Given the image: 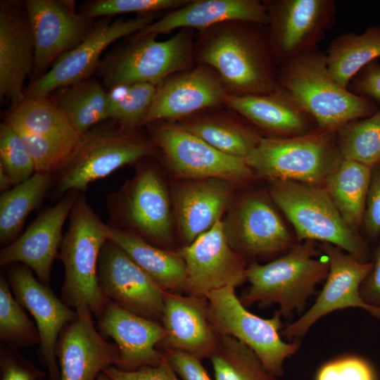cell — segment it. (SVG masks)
Here are the masks:
<instances>
[{"mask_svg":"<svg viewBox=\"0 0 380 380\" xmlns=\"http://www.w3.org/2000/svg\"><path fill=\"white\" fill-rule=\"evenodd\" d=\"M194 51L195 62L212 68L228 94L260 95L278 90V66L265 25L219 23L198 31Z\"/></svg>","mask_w":380,"mask_h":380,"instance_id":"cell-1","label":"cell"},{"mask_svg":"<svg viewBox=\"0 0 380 380\" xmlns=\"http://www.w3.org/2000/svg\"><path fill=\"white\" fill-rule=\"evenodd\" d=\"M278 89L301 106L317 128L335 132L373 115L378 105L341 86L329 72L325 53L315 49L280 65Z\"/></svg>","mask_w":380,"mask_h":380,"instance_id":"cell-2","label":"cell"},{"mask_svg":"<svg viewBox=\"0 0 380 380\" xmlns=\"http://www.w3.org/2000/svg\"><path fill=\"white\" fill-rule=\"evenodd\" d=\"M315 245V241H305L269 263L252 262L246 269L250 285L240 298L242 303L277 305L286 319L300 312L329 272V260L324 253L316 258L319 251Z\"/></svg>","mask_w":380,"mask_h":380,"instance_id":"cell-3","label":"cell"},{"mask_svg":"<svg viewBox=\"0 0 380 380\" xmlns=\"http://www.w3.org/2000/svg\"><path fill=\"white\" fill-rule=\"evenodd\" d=\"M108 229L80 194L60 247L65 272L61 299L75 310L87 307L96 318L109 300L101 291L97 274L99 255L108 239Z\"/></svg>","mask_w":380,"mask_h":380,"instance_id":"cell-4","label":"cell"},{"mask_svg":"<svg viewBox=\"0 0 380 380\" xmlns=\"http://www.w3.org/2000/svg\"><path fill=\"white\" fill-rule=\"evenodd\" d=\"M270 183L271 199L291 223L300 242L327 243L367 262L365 240L346 223L323 186L295 181Z\"/></svg>","mask_w":380,"mask_h":380,"instance_id":"cell-5","label":"cell"},{"mask_svg":"<svg viewBox=\"0 0 380 380\" xmlns=\"http://www.w3.org/2000/svg\"><path fill=\"white\" fill-rule=\"evenodd\" d=\"M194 31L182 29L164 41L157 40L154 34L132 35L128 43L101 60L98 75L108 89L136 83L158 86L171 75L194 67Z\"/></svg>","mask_w":380,"mask_h":380,"instance_id":"cell-6","label":"cell"},{"mask_svg":"<svg viewBox=\"0 0 380 380\" xmlns=\"http://www.w3.org/2000/svg\"><path fill=\"white\" fill-rule=\"evenodd\" d=\"M341 156L335 132L317 128L306 134L262 137L246 162L253 172L273 181L323 185Z\"/></svg>","mask_w":380,"mask_h":380,"instance_id":"cell-7","label":"cell"},{"mask_svg":"<svg viewBox=\"0 0 380 380\" xmlns=\"http://www.w3.org/2000/svg\"><path fill=\"white\" fill-rule=\"evenodd\" d=\"M157 149L137 129H124L114 122L99 124L80 138L69 162L58 172L57 190L84 191L116 170L154 156Z\"/></svg>","mask_w":380,"mask_h":380,"instance_id":"cell-8","label":"cell"},{"mask_svg":"<svg viewBox=\"0 0 380 380\" xmlns=\"http://www.w3.org/2000/svg\"><path fill=\"white\" fill-rule=\"evenodd\" d=\"M205 298L208 319L215 332L241 342L272 374L282 376L285 360L299 350L301 341H283L279 331L284 326L279 311L268 319L251 313L237 297L234 286L213 291Z\"/></svg>","mask_w":380,"mask_h":380,"instance_id":"cell-9","label":"cell"},{"mask_svg":"<svg viewBox=\"0 0 380 380\" xmlns=\"http://www.w3.org/2000/svg\"><path fill=\"white\" fill-rule=\"evenodd\" d=\"M109 227L134 233L151 244L171 243L170 197L157 168L141 165L135 175L107 197Z\"/></svg>","mask_w":380,"mask_h":380,"instance_id":"cell-10","label":"cell"},{"mask_svg":"<svg viewBox=\"0 0 380 380\" xmlns=\"http://www.w3.org/2000/svg\"><path fill=\"white\" fill-rule=\"evenodd\" d=\"M151 125V140L178 179L220 178L237 184L253 177L246 160L222 153L178 122L160 121Z\"/></svg>","mask_w":380,"mask_h":380,"instance_id":"cell-11","label":"cell"},{"mask_svg":"<svg viewBox=\"0 0 380 380\" xmlns=\"http://www.w3.org/2000/svg\"><path fill=\"white\" fill-rule=\"evenodd\" d=\"M267 36L277 66L317 49L324 32L334 25L333 0H266Z\"/></svg>","mask_w":380,"mask_h":380,"instance_id":"cell-12","label":"cell"},{"mask_svg":"<svg viewBox=\"0 0 380 380\" xmlns=\"http://www.w3.org/2000/svg\"><path fill=\"white\" fill-rule=\"evenodd\" d=\"M157 13L97 22L88 36L75 49L62 55L41 77L25 89V97L44 99L55 90L90 78L96 70L104 50L116 40L130 37L154 22Z\"/></svg>","mask_w":380,"mask_h":380,"instance_id":"cell-13","label":"cell"},{"mask_svg":"<svg viewBox=\"0 0 380 380\" xmlns=\"http://www.w3.org/2000/svg\"><path fill=\"white\" fill-rule=\"evenodd\" d=\"M319 249L329 260L326 282L311 307L282 329L281 335L289 341L304 336L322 317L348 308H362L380 319V308L367 303L360 293L362 282L372 270V262H362L327 243H321Z\"/></svg>","mask_w":380,"mask_h":380,"instance_id":"cell-14","label":"cell"},{"mask_svg":"<svg viewBox=\"0 0 380 380\" xmlns=\"http://www.w3.org/2000/svg\"><path fill=\"white\" fill-rule=\"evenodd\" d=\"M24 4L34 41L35 80L62 55L82 42L97 22L77 13L75 1L26 0Z\"/></svg>","mask_w":380,"mask_h":380,"instance_id":"cell-15","label":"cell"},{"mask_svg":"<svg viewBox=\"0 0 380 380\" xmlns=\"http://www.w3.org/2000/svg\"><path fill=\"white\" fill-rule=\"evenodd\" d=\"M222 224L230 246L242 256L273 255L293 246L284 222L268 198L260 192L239 197Z\"/></svg>","mask_w":380,"mask_h":380,"instance_id":"cell-16","label":"cell"},{"mask_svg":"<svg viewBox=\"0 0 380 380\" xmlns=\"http://www.w3.org/2000/svg\"><path fill=\"white\" fill-rule=\"evenodd\" d=\"M97 274L108 300L139 316L161 319L166 291L109 239L101 251Z\"/></svg>","mask_w":380,"mask_h":380,"instance_id":"cell-17","label":"cell"},{"mask_svg":"<svg viewBox=\"0 0 380 380\" xmlns=\"http://www.w3.org/2000/svg\"><path fill=\"white\" fill-rule=\"evenodd\" d=\"M178 253L186 265L183 291L188 296L205 297L213 291L236 288L246 281L243 257L230 246L221 220Z\"/></svg>","mask_w":380,"mask_h":380,"instance_id":"cell-18","label":"cell"},{"mask_svg":"<svg viewBox=\"0 0 380 380\" xmlns=\"http://www.w3.org/2000/svg\"><path fill=\"white\" fill-rule=\"evenodd\" d=\"M226 93L217 73L208 65L197 64L157 86L142 126L160 121L179 122L203 110L221 107Z\"/></svg>","mask_w":380,"mask_h":380,"instance_id":"cell-19","label":"cell"},{"mask_svg":"<svg viewBox=\"0 0 380 380\" xmlns=\"http://www.w3.org/2000/svg\"><path fill=\"white\" fill-rule=\"evenodd\" d=\"M15 298L33 316L40 335V355L50 380H59L56 346L63 329L77 317V312L37 279L27 266L13 263L8 270Z\"/></svg>","mask_w":380,"mask_h":380,"instance_id":"cell-20","label":"cell"},{"mask_svg":"<svg viewBox=\"0 0 380 380\" xmlns=\"http://www.w3.org/2000/svg\"><path fill=\"white\" fill-rule=\"evenodd\" d=\"M76 310L77 317L63 329L57 342L59 380H96L106 368L118 367L120 351L99 333L87 307Z\"/></svg>","mask_w":380,"mask_h":380,"instance_id":"cell-21","label":"cell"},{"mask_svg":"<svg viewBox=\"0 0 380 380\" xmlns=\"http://www.w3.org/2000/svg\"><path fill=\"white\" fill-rule=\"evenodd\" d=\"M79 195L78 191H68L56 204L42 212L23 234L1 250V266L23 263L48 285L63 238V227Z\"/></svg>","mask_w":380,"mask_h":380,"instance_id":"cell-22","label":"cell"},{"mask_svg":"<svg viewBox=\"0 0 380 380\" xmlns=\"http://www.w3.org/2000/svg\"><path fill=\"white\" fill-rule=\"evenodd\" d=\"M34 41L24 2L0 3V96L13 106L25 99L24 83L33 70Z\"/></svg>","mask_w":380,"mask_h":380,"instance_id":"cell-23","label":"cell"},{"mask_svg":"<svg viewBox=\"0 0 380 380\" xmlns=\"http://www.w3.org/2000/svg\"><path fill=\"white\" fill-rule=\"evenodd\" d=\"M96 320L101 334L113 338L119 349L117 368L131 372L162 362L165 355L156 347L165 338L166 331L156 321L134 314L111 300Z\"/></svg>","mask_w":380,"mask_h":380,"instance_id":"cell-24","label":"cell"},{"mask_svg":"<svg viewBox=\"0 0 380 380\" xmlns=\"http://www.w3.org/2000/svg\"><path fill=\"white\" fill-rule=\"evenodd\" d=\"M207 308L205 297L166 291L160 319L166 331L160 343L163 350L183 351L201 360L210 358L217 349L220 336L208 321Z\"/></svg>","mask_w":380,"mask_h":380,"instance_id":"cell-25","label":"cell"},{"mask_svg":"<svg viewBox=\"0 0 380 380\" xmlns=\"http://www.w3.org/2000/svg\"><path fill=\"white\" fill-rule=\"evenodd\" d=\"M235 186L234 182L220 178L184 179L175 184L173 203L186 246L221 220Z\"/></svg>","mask_w":380,"mask_h":380,"instance_id":"cell-26","label":"cell"},{"mask_svg":"<svg viewBox=\"0 0 380 380\" xmlns=\"http://www.w3.org/2000/svg\"><path fill=\"white\" fill-rule=\"evenodd\" d=\"M227 21H241L267 26L268 15L258 0H189L133 34H168L175 30H203Z\"/></svg>","mask_w":380,"mask_h":380,"instance_id":"cell-27","label":"cell"},{"mask_svg":"<svg viewBox=\"0 0 380 380\" xmlns=\"http://www.w3.org/2000/svg\"><path fill=\"white\" fill-rule=\"evenodd\" d=\"M222 103L267 133L268 137H296L317 128L314 119L279 89L275 92L260 95L236 96L226 93Z\"/></svg>","mask_w":380,"mask_h":380,"instance_id":"cell-28","label":"cell"},{"mask_svg":"<svg viewBox=\"0 0 380 380\" xmlns=\"http://www.w3.org/2000/svg\"><path fill=\"white\" fill-rule=\"evenodd\" d=\"M220 108L207 109L176 122L222 153L246 160L262 137Z\"/></svg>","mask_w":380,"mask_h":380,"instance_id":"cell-29","label":"cell"},{"mask_svg":"<svg viewBox=\"0 0 380 380\" xmlns=\"http://www.w3.org/2000/svg\"><path fill=\"white\" fill-rule=\"evenodd\" d=\"M108 238L164 291H183L186 279V265L178 252L162 249L134 233L109 226Z\"/></svg>","mask_w":380,"mask_h":380,"instance_id":"cell-30","label":"cell"},{"mask_svg":"<svg viewBox=\"0 0 380 380\" xmlns=\"http://www.w3.org/2000/svg\"><path fill=\"white\" fill-rule=\"evenodd\" d=\"M372 170L364 164L341 158L322 185L342 217L356 231L362 225Z\"/></svg>","mask_w":380,"mask_h":380,"instance_id":"cell-31","label":"cell"},{"mask_svg":"<svg viewBox=\"0 0 380 380\" xmlns=\"http://www.w3.org/2000/svg\"><path fill=\"white\" fill-rule=\"evenodd\" d=\"M333 78L348 88L354 77L367 64L380 57V25H373L361 34L338 35L324 52Z\"/></svg>","mask_w":380,"mask_h":380,"instance_id":"cell-32","label":"cell"},{"mask_svg":"<svg viewBox=\"0 0 380 380\" xmlns=\"http://www.w3.org/2000/svg\"><path fill=\"white\" fill-rule=\"evenodd\" d=\"M53 93V103L80 135L109 119L107 92L96 78L59 88Z\"/></svg>","mask_w":380,"mask_h":380,"instance_id":"cell-33","label":"cell"},{"mask_svg":"<svg viewBox=\"0 0 380 380\" xmlns=\"http://www.w3.org/2000/svg\"><path fill=\"white\" fill-rule=\"evenodd\" d=\"M51 185V175L34 172L0 196V241L10 243L20 233L28 215L42 202Z\"/></svg>","mask_w":380,"mask_h":380,"instance_id":"cell-34","label":"cell"},{"mask_svg":"<svg viewBox=\"0 0 380 380\" xmlns=\"http://www.w3.org/2000/svg\"><path fill=\"white\" fill-rule=\"evenodd\" d=\"M6 122L14 128L48 137L78 139L80 135L65 115L47 99L26 98L13 106Z\"/></svg>","mask_w":380,"mask_h":380,"instance_id":"cell-35","label":"cell"},{"mask_svg":"<svg viewBox=\"0 0 380 380\" xmlns=\"http://www.w3.org/2000/svg\"><path fill=\"white\" fill-rule=\"evenodd\" d=\"M219 336L217 349L210 358L215 380H277L248 346L233 337Z\"/></svg>","mask_w":380,"mask_h":380,"instance_id":"cell-36","label":"cell"},{"mask_svg":"<svg viewBox=\"0 0 380 380\" xmlns=\"http://www.w3.org/2000/svg\"><path fill=\"white\" fill-rule=\"evenodd\" d=\"M336 138L341 158L370 167L380 164V108L344 124L336 131Z\"/></svg>","mask_w":380,"mask_h":380,"instance_id":"cell-37","label":"cell"},{"mask_svg":"<svg viewBox=\"0 0 380 380\" xmlns=\"http://www.w3.org/2000/svg\"><path fill=\"white\" fill-rule=\"evenodd\" d=\"M156 88V85L150 83L110 88L107 92L109 119L124 129L136 130L142 126Z\"/></svg>","mask_w":380,"mask_h":380,"instance_id":"cell-38","label":"cell"},{"mask_svg":"<svg viewBox=\"0 0 380 380\" xmlns=\"http://www.w3.org/2000/svg\"><path fill=\"white\" fill-rule=\"evenodd\" d=\"M0 339L1 343L15 349L40 344L37 325L13 296L2 274L0 277Z\"/></svg>","mask_w":380,"mask_h":380,"instance_id":"cell-39","label":"cell"},{"mask_svg":"<svg viewBox=\"0 0 380 380\" xmlns=\"http://www.w3.org/2000/svg\"><path fill=\"white\" fill-rule=\"evenodd\" d=\"M14 129L33 160L35 172L43 174L59 172L69 162L80 139L38 135Z\"/></svg>","mask_w":380,"mask_h":380,"instance_id":"cell-40","label":"cell"},{"mask_svg":"<svg viewBox=\"0 0 380 380\" xmlns=\"http://www.w3.org/2000/svg\"><path fill=\"white\" fill-rule=\"evenodd\" d=\"M0 167L13 186L25 182L35 172L34 164L22 138L6 121L0 124Z\"/></svg>","mask_w":380,"mask_h":380,"instance_id":"cell-41","label":"cell"},{"mask_svg":"<svg viewBox=\"0 0 380 380\" xmlns=\"http://www.w3.org/2000/svg\"><path fill=\"white\" fill-rule=\"evenodd\" d=\"M189 0H94L83 3L79 13L89 19L135 13L139 15L173 10Z\"/></svg>","mask_w":380,"mask_h":380,"instance_id":"cell-42","label":"cell"},{"mask_svg":"<svg viewBox=\"0 0 380 380\" xmlns=\"http://www.w3.org/2000/svg\"><path fill=\"white\" fill-rule=\"evenodd\" d=\"M317 380H376V378L373 369L365 360L346 357L322 367Z\"/></svg>","mask_w":380,"mask_h":380,"instance_id":"cell-43","label":"cell"},{"mask_svg":"<svg viewBox=\"0 0 380 380\" xmlns=\"http://www.w3.org/2000/svg\"><path fill=\"white\" fill-rule=\"evenodd\" d=\"M1 380H39L45 373L25 359L17 349L1 343Z\"/></svg>","mask_w":380,"mask_h":380,"instance_id":"cell-44","label":"cell"},{"mask_svg":"<svg viewBox=\"0 0 380 380\" xmlns=\"http://www.w3.org/2000/svg\"><path fill=\"white\" fill-rule=\"evenodd\" d=\"M362 225L370 238L380 234V164L372 170Z\"/></svg>","mask_w":380,"mask_h":380,"instance_id":"cell-45","label":"cell"},{"mask_svg":"<svg viewBox=\"0 0 380 380\" xmlns=\"http://www.w3.org/2000/svg\"><path fill=\"white\" fill-rule=\"evenodd\" d=\"M103 372L111 380H180L165 355L162 362L157 366L144 367L131 372L110 366L106 368Z\"/></svg>","mask_w":380,"mask_h":380,"instance_id":"cell-46","label":"cell"},{"mask_svg":"<svg viewBox=\"0 0 380 380\" xmlns=\"http://www.w3.org/2000/svg\"><path fill=\"white\" fill-rule=\"evenodd\" d=\"M164 354L182 380H212L201 360L187 353L165 349Z\"/></svg>","mask_w":380,"mask_h":380,"instance_id":"cell-47","label":"cell"},{"mask_svg":"<svg viewBox=\"0 0 380 380\" xmlns=\"http://www.w3.org/2000/svg\"><path fill=\"white\" fill-rule=\"evenodd\" d=\"M348 89L353 93L380 104V63L375 60L363 68L351 80Z\"/></svg>","mask_w":380,"mask_h":380,"instance_id":"cell-48","label":"cell"},{"mask_svg":"<svg viewBox=\"0 0 380 380\" xmlns=\"http://www.w3.org/2000/svg\"><path fill=\"white\" fill-rule=\"evenodd\" d=\"M372 267L362 282L360 293L369 305L380 308V241L374 252Z\"/></svg>","mask_w":380,"mask_h":380,"instance_id":"cell-49","label":"cell"},{"mask_svg":"<svg viewBox=\"0 0 380 380\" xmlns=\"http://www.w3.org/2000/svg\"><path fill=\"white\" fill-rule=\"evenodd\" d=\"M96 380H111L105 373L103 372L99 374Z\"/></svg>","mask_w":380,"mask_h":380,"instance_id":"cell-50","label":"cell"}]
</instances>
